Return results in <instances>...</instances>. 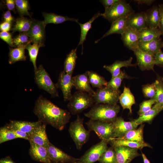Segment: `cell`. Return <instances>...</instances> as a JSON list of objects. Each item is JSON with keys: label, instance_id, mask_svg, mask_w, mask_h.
<instances>
[{"label": "cell", "instance_id": "cell-2", "mask_svg": "<svg viewBox=\"0 0 163 163\" xmlns=\"http://www.w3.org/2000/svg\"><path fill=\"white\" fill-rule=\"evenodd\" d=\"M120 107L117 104H95L85 116L94 120L113 122L117 117Z\"/></svg>", "mask_w": 163, "mask_h": 163}, {"label": "cell", "instance_id": "cell-6", "mask_svg": "<svg viewBox=\"0 0 163 163\" xmlns=\"http://www.w3.org/2000/svg\"><path fill=\"white\" fill-rule=\"evenodd\" d=\"M134 12L129 3L124 0H120L110 8L105 9L102 16L111 23L116 20L127 17Z\"/></svg>", "mask_w": 163, "mask_h": 163}, {"label": "cell", "instance_id": "cell-14", "mask_svg": "<svg viewBox=\"0 0 163 163\" xmlns=\"http://www.w3.org/2000/svg\"><path fill=\"white\" fill-rule=\"evenodd\" d=\"M46 148L52 163H66L79 160L66 153L50 142Z\"/></svg>", "mask_w": 163, "mask_h": 163}, {"label": "cell", "instance_id": "cell-39", "mask_svg": "<svg viewBox=\"0 0 163 163\" xmlns=\"http://www.w3.org/2000/svg\"><path fill=\"white\" fill-rule=\"evenodd\" d=\"M41 46L39 44L33 43L29 44L26 47L28 51L30 61L32 63L34 67V71L37 70V68L36 65V60L39 49Z\"/></svg>", "mask_w": 163, "mask_h": 163}, {"label": "cell", "instance_id": "cell-13", "mask_svg": "<svg viewBox=\"0 0 163 163\" xmlns=\"http://www.w3.org/2000/svg\"><path fill=\"white\" fill-rule=\"evenodd\" d=\"M113 147L116 155L115 163H130L133 159L140 155L138 152V149L122 146Z\"/></svg>", "mask_w": 163, "mask_h": 163}, {"label": "cell", "instance_id": "cell-41", "mask_svg": "<svg viewBox=\"0 0 163 163\" xmlns=\"http://www.w3.org/2000/svg\"><path fill=\"white\" fill-rule=\"evenodd\" d=\"M15 7L21 17L28 15L31 17L28 10L30 9L28 1L27 0H15Z\"/></svg>", "mask_w": 163, "mask_h": 163}, {"label": "cell", "instance_id": "cell-43", "mask_svg": "<svg viewBox=\"0 0 163 163\" xmlns=\"http://www.w3.org/2000/svg\"><path fill=\"white\" fill-rule=\"evenodd\" d=\"M156 86V93L153 99H155L157 103L163 104V82L160 78L155 82Z\"/></svg>", "mask_w": 163, "mask_h": 163}, {"label": "cell", "instance_id": "cell-22", "mask_svg": "<svg viewBox=\"0 0 163 163\" xmlns=\"http://www.w3.org/2000/svg\"><path fill=\"white\" fill-rule=\"evenodd\" d=\"M128 16L120 18L111 23L109 30L100 39L95 42L96 43L103 38L113 34L121 35L127 27V20Z\"/></svg>", "mask_w": 163, "mask_h": 163}, {"label": "cell", "instance_id": "cell-17", "mask_svg": "<svg viewBox=\"0 0 163 163\" xmlns=\"http://www.w3.org/2000/svg\"><path fill=\"white\" fill-rule=\"evenodd\" d=\"M46 125L42 123L29 135L30 143L46 147L50 143L46 131Z\"/></svg>", "mask_w": 163, "mask_h": 163}, {"label": "cell", "instance_id": "cell-54", "mask_svg": "<svg viewBox=\"0 0 163 163\" xmlns=\"http://www.w3.org/2000/svg\"><path fill=\"white\" fill-rule=\"evenodd\" d=\"M138 4H145L148 5H151L154 1L153 0H135Z\"/></svg>", "mask_w": 163, "mask_h": 163}, {"label": "cell", "instance_id": "cell-25", "mask_svg": "<svg viewBox=\"0 0 163 163\" xmlns=\"http://www.w3.org/2000/svg\"><path fill=\"white\" fill-rule=\"evenodd\" d=\"M162 110L163 104L157 103L152 107L151 109L139 116L135 120L139 125L144 122H149Z\"/></svg>", "mask_w": 163, "mask_h": 163}, {"label": "cell", "instance_id": "cell-29", "mask_svg": "<svg viewBox=\"0 0 163 163\" xmlns=\"http://www.w3.org/2000/svg\"><path fill=\"white\" fill-rule=\"evenodd\" d=\"M137 129L133 130L127 133L122 137L118 138L133 141L140 143L145 144L143 136L144 124H140Z\"/></svg>", "mask_w": 163, "mask_h": 163}, {"label": "cell", "instance_id": "cell-23", "mask_svg": "<svg viewBox=\"0 0 163 163\" xmlns=\"http://www.w3.org/2000/svg\"><path fill=\"white\" fill-rule=\"evenodd\" d=\"M133 59V58L131 57L129 59L126 60H117L111 65H104L103 67L111 73L112 77H114L120 74L121 71L120 69L122 67L136 66L137 65V63H132Z\"/></svg>", "mask_w": 163, "mask_h": 163}, {"label": "cell", "instance_id": "cell-33", "mask_svg": "<svg viewBox=\"0 0 163 163\" xmlns=\"http://www.w3.org/2000/svg\"><path fill=\"white\" fill-rule=\"evenodd\" d=\"M32 21L33 20L24 17L18 18L11 30L13 32H27L29 30Z\"/></svg>", "mask_w": 163, "mask_h": 163}, {"label": "cell", "instance_id": "cell-11", "mask_svg": "<svg viewBox=\"0 0 163 163\" xmlns=\"http://www.w3.org/2000/svg\"><path fill=\"white\" fill-rule=\"evenodd\" d=\"M45 26L43 21L33 20L31 27L27 32L32 42L39 44L41 47L44 46Z\"/></svg>", "mask_w": 163, "mask_h": 163}, {"label": "cell", "instance_id": "cell-40", "mask_svg": "<svg viewBox=\"0 0 163 163\" xmlns=\"http://www.w3.org/2000/svg\"><path fill=\"white\" fill-rule=\"evenodd\" d=\"M116 153L113 147L108 148L102 155L98 160L100 163H115Z\"/></svg>", "mask_w": 163, "mask_h": 163}, {"label": "cell", "instance_id": "cell-21", "mask_svg": "<svg viewBox=\"0 0 163 163\" xmlns=\"http://www.w3.org/2000/svg\"><path fill=\"white\" fill-rule=\"evenodd\" d=\"M42 123L38 120L36 122L10 120L9 124L21 131L30 135Z\"/></svg>", "mask_w": 163, "mask_h": 163}, {"label": "cell", "instance_id": "cell-24", "mask_svg": "<svg viewBox=\"0 0 163 163\" xmlns=\"http://www.w3.org/2000/svg\"><path fill=\"white\" fill-rule=\"evenodd\" d=\"M162 42L159 37L150 41L139 43V48L144 51L154 56L161 50L162 48Z\"/></svg>", "mask_w": 163, "mask_h": 163}, {"label": "cell", "instance_id": "cell-51", "mask_svg": "<svg viewBox=\"0 0 163 163\" xmlns=\"http://www.w3.org/2000/svg\"><path fill=\"white\" fill-rule=\"evenodd\" d=\"M3 17L4 21L8 22L12 24L14 21V17L9 10L4 14Z\"/></svg>", "mask_w": 163, "mask_h": 163}, {"label": "cell", "instance_id": "cell-7", "mask_svg": "<svg viewBox=\"0 0 163 163\" xmlns=\"http://www.w3.org/2000/svg\"><path fill=\"white\" fill-rule=\"evenodd\" d=\"M85 124L89 130L94 132L101 140L109 142L113 139V122L90 120Z\"/></svg>", "mask_w": 163, "mask_h": 163}, {"label": "cell", "instance_id": "cell-12", "mask_svg": "<svg viewBox=\"0 0 163 163\" xmlns=\"http://www.w3.org/2000/svg\"><path fill=\"white\" fill-rule=\"evenodd\" d=\"M113 123V139L122 137L128 132L136 129L139 126L135 120L126 121L121 117H117Z\"/></svg>", "mask_w": 163, "mask_h": 163}, {"label": "cell", "instance_id": "cell-59", "mask_svg": "<svg viewBox=\"0 0 163 163\" xmlns=\"http://www.w3.org/2000/svg\"><path fill=\"white\" fill-rule=\"evenodd\" d=\"M162 80L163 82V78H162Z\"/></svg>", "mask_w": 163, "mask_h": 163}, {"label": "cell", "instance_id": "cell-42", "mask_svg": "<svg viewBox=\"0 0 163 163\" xmlns=\"http://www.w3.org/2000/svg\"><path fill=\"white\" fill-rule=\"evenodd\" d=\"M13 44L14 46L19 47L26 46L32 42L27 32L20 33L13 38Z\"/></svg>", "mask_w": 163, "mask_h": 163}, {"label": "cell", "instance_id": "cell-36", "mask_svg": "<svg viewBox=\"0 0 163 163\" xmlns=\"http://www.w3.org/2000/svg\"><path fill=\"white\" fill-rule=\"evenodd\" d=\"M102 13L99 12L95 14L93 17L88 22L82 24L78 22L77 23L79 24L81 29V35L80 40L78 45H82V50L83 43L86 40L87 35L89 30L91 28L92 23L97 18L102 16Z\"/></svg>", "mask_w": 163, "mask_h": 163}, {"label": "cell", "instance_id": "cell-58", "mask_svg": "<svg viewBox=\"0 0 163 163\" xmlns=\"http://www.w3.org/2000/svg\"><path fill=\"white\" fill-rule=\"evenodd\" d=\"M162 47H163V41L162 42Z\"/></svg>", "mask_w": 163, "mask_h": 163}, {"label": "cell", "instance_id": "cell-56", "mask_svg": "<svg viewBox=\"0 0 163 163\" xmlns=\"http://www.w3.org/2000/svg\"><path fill=\"white\" fill-rule=\"evenodd\" d=\"M142 155L144 163H150L149 160L147 158L144 154L142 152Z\"/></svg>", "mask_w": 163, "mask_h": 163}, {"label": "cell", "instance_id": "cell-55", "mask_svg": "<svg viewBox=\"0 0 163 163\" xmlns=\"http://www.w3.org/2000/svg\"><path fill=\"white\" fill-rule=\"evenodd\" d=\"M0 163H16L9 156L1 158L0 160Z\"/></svg>", "mask_w": 163, "mask_h": 163}, {"label": "cell", "instance_id": "cell-19", "mask_svg": "<svg viewBox=\"0 0 163 163\" xmlns=\"http://www.w3.org/2000/svg\"><path fill=\"white\" fill-rule=\"evenodd\" d=\"M73 86L77 91L87 93L93 96L95 94L91 87L86 71L72 77Z\"/></svg>", "mask_w": 163, "mask_h": 163}, {"label": "cell", "instance_id": "cell-60", "mask_svg": "<svg viewBox=\"0 0 163 163\" xmlns=\"http://www.w3.org/2000/svg\"></svg>", "mask_w": 163, "mask_h": 163}, {"label": "cell", "instance_id": "cell-4", "mask_svg": "<svg viewBox=\"0 0 163 163\" xmlns=\"http://www.w3.org/2000/svg\"><path fill=\"white\" fill-rule=\"evenodd\" d=\"M84 119L77 115L76 119L70 124L69 131L74 142L76 149L80 150L88 140L90 131L86 130L83 125Z\"/></svg>", "mask_w": 163, "mask_h": 163}, {"label": "cell", "instance_id": "cell-31", "mask_svg": "<svg viewBox=\"0 0 163 163\" xmlns=\"http://www.w3.org/2000/svg\"><path fill=\"white\" fill-rule=\"evenodd\" d=\"M26 46L17 47L15 48H9L8 54V63L12 64L19 61L26 60V56L25 54Z\"/></svg>", "mask_w": 163, "mask_h": 163}, {"label": "cell", "instance_id": "cell-26", "mask_svg": "<svg viewBox=\"0 0 163 163\" xmlns=\"http://www.w3.org/2000/svg\"><path fill=\"white\" fill-rule=\"evenodd\" d=\"M145 12L147 27L152 28H158L160 19L158 7L154 6Z\"/></svg>", "mask_w": 163, "mask_h": 163}, {"label": "cell", "instance_id": "cell-30", "mask_svg": "<svg viewBox=\"0 0 163 163\" xmlns=\"http://www.w3.org/2000/svg\"><path fill=\"white\" fill-rule=\"evenodd\" d=\"M44 18L43 21L45 25L50 23L59 24L67 21L78 22V20L74 18H69L67 16H63L53 13H43Z\"/></svg>", "mask_w": 163, "mask_h": 163}, {"label": "cell", "instance_id": "cell-47", "mask_svg": "<svg viewBox=\"0 0 163 163\" xmlns=\"http://www.w3.org/2000/svg\"><path fill=\"white\" fill-rule=\"evenodd\" d=\"M8 124L16 136L17 138H22L28 140L29 138V135L28 134L21 131L9 123Z\"/></svg>", "mask_w": 163, "mask_h": 163}, {"label": "cell", "instance_id": "cell-3", "mask_svg": "<svg viewBox=\"0 0 163 163\" xmlns=\"http://www.w3.org/2000/svg\"><path fill=\"white\" fill-rule=\"evenodd\" d=\"M69 101L67 107L70 113L73 115H78L95 104L92 96L79 91H76L72 94Z\"/></svg>", "mask_w": 163, "mask_h": 163}, {"label": "cell", "instance_id": "cell-10", "mask_svg": "<svg viewBox=\"0 0 163 163\" xmlns=\"http://www.w3.org/2000/svg\"><path fill=\"white\" fill-rule=\"evenodd\" d=\"M72 78V75L63 71L59 73L57 82L55 84L57 88L61 90L65 101H69L72 95V90L74 87Z\"/></svg>", "mask_w": 163, "mask_h": 163}, {"label": "cell", "instance_id": "cell-16", "mask_svg": "<svg viewBox=\"0 0 163 163\" xmlns=\"http://www.w3.org/2000/svg\"><path fill=\"white\" fill-rule=\"evenodd\" d=\"M121 38L124 46L129 50L134 52L139 48L138 31L127 27L121 35Z\"/></svg>", "mask_w": 163, "mask_h": 163}, {"label": "cell", "instance_id": "cell-8", "mask_svg": "<svg viewBox=\"0 0 163 163\" xmlns=\"http://www.w3.org/2000/svg\"><path fill=\"white\" fill-rule=\"evenodd\" d=\"M120 93V90H114L106 86L97 88L93 97L95 104L115 105L119 101Z\"/></svg>", "mask_w": 163, "mask_h": 163}, {"label": "cell", "instance_id": "cell-53", "mask_svg": "<svg viewBox=\"0 0 163 163\" xmlns=\"http://www.w3.org/2000/svg\"><path fill=\"white\" fill-rule=\"evenodd\" d=\"M6 5L9 10L14 11L15 7V1L14 0H6L5 1Z\"/></svg>", "mask_w": 163, "mask_h": 163}, {"label": "cell", "instance_id": "cell-45", "mask_svg": "<svg viewBox=\"0 0 163 163\" xmlns=\"http://www.w3.org/2000/svg\"><path fill=\"white\" fill-rule=\"evenodd\" d=\"M156 103V101L153 99L142 102L140 105L139 109L138 112L139 116L151 109L153 105Z\"/></svg>", "mask_w": 163, "mask_h": 163}, {"label": "cell", "instance_id": "cell-5", "mask_svg": "<svg viewBox=\"0 0 163 163\" xmlns=\"http://www.w3.org/2000/svg\"><path fill=\"white\" fill-rule=\"evenodd\" d=\"M34 72L35 82L39 88L47 92L52 97H59V92L55 84L43 65H40Z\"/></svg>", "mask_w": 163, "mask_h": 163}, {"label": "cell", "instance_id": "cell-20", "mask_svg": "<svg viewBox=\"0 0 163 163\" xmlns=\"http://www.w3.org/2000/svg\"><path fill=\"white\" fill-rule=\"evenodd\" d=\"M127 25L128 27L138 31L147 27L145 12H134L129 15L127 18Z\"/></svg>", "mask_w": 163, "mask_h": 163}, {"label": "cell", "instance_id": "cell-48", "mask_svg": "<svg viewBox=\"0 0 163 163\" xmlns=\"http://www.w3.org/2000/svg\"><path fill=\"white\" fill-rule=\"evenodd\" d=\"M155 65L163 67V52L160 50L154 55Z\"/></svg>", "mask_w": 163, "mask_h": 163}, {"label": "cell", "instance_id": "cell-15", "mask_svg": "<svg viewBox=\"0 0 163 163\" xmlns=\"http://www.w3.org/2000/svg\"><path fill=\"white\" fill-rule=\"evenodd\" d=\"M137 59V64L142 71L154 70L155 65L154 56L145 52L138 48L134 52Z\"/></svg>", "mask_w": 163, "mask_h": 163}, {"label": "cell", "instance_id": "cell-52", "mask_svg": "<svg viewBox=\"0 0 163 163\" xmlns=\"http://www.w3.org/2000/svg\"><path fill=\"white\" fill-rule=\"evenodd\" d=\"M11 23L6 21H4L0 24V29L2 31H9L11 29Z\"/></svg>", "mask_w": 163, "mask_h": 163}, {"label": "cell", "instance_id": "cell-37", "mask_svg": "<svg viewBox=\"0 0 163 163\" xmlns=\"http://www.w3.org/2000/svg\"><path fill=\"white\" fill-rule=\"evenodd\" d=\"M130 78V77L126 74L124 71L121 70L118 75L112 77L110 80L107 82L106 86L114 90H119L123 80L124 78Z\"/></svg>", "mask_w": 163, "mask_h": 163}, {"label": "cell", "instance_id": "cell-28", "mask_svg": "<svg viewBox=\"0 0 163 163\" xmlns=\"http://www.w3.org/2000/svg\"><path fill=\"white\" fill-rule=\"evenodd\" d=\"M139 43L146 42L160 37L163 34L158 28L146 27L138 31Z\"/></svg>", "mask_w": 163, "mask_h": 163}, {"label": "cell", "instance_id": "cell-57", "mask_svg": "<svg viewBox=\"0 0 163 163\" xmlns=\"http://www.w3.org/2000/svg\"><path fill=\"white\" fill-rule=\"evenodd\" d=\"M66 163H82L81 161H80L79 160L77 161L68 162Z\"/></svg>", "mask_w": 163, "mask_h": 163}, {"label": "cell", "instance_id": "cell-35", "mask_svg": "<svg viewBox=\"0 0 163 163\" xmlns=\"http://www.w3.org/2000/svg\"><path fill=\"white\" fill-rule=\"evenodd\" d=\"M112 146H122L132 148L141 149L145 147H151L149 144L140 143L133 141L120 139H115L109 142Z\"/></svg>", "mask_w": 163, "mask_h": 163}, {"label": "cell", "instance_id": "cell-18", "mask_svg": "<svg viewBox=\"0 0 163 163\" xmlns=\"http://www.w3.org/2000/svg\"><path fill=\"white\" fill-rule=\"evenodd\" d=\"M30 143L29 153L33 160L43 163H52L46 148Z\"/></svg>", "mask_w": 163, "mask_h": 163}, {"label": "cell", "instance_id": "cell-46", "mask_svg": "<svg viewBox=\"0 0 163 163\" xmlns=\"http://www.w3.org/2000/svg\"><path fill=\"white\" fill-rule=\"evenodd\" d=\"M0 38L11 47H15L13 42V39L11 34L7 31H1L0 33Z\"/></svg>", "mask_w": 163, "mask_h": 163}, {"label": "cell", "instance_id": "cell-49", "mask_svg": "<svg viewBox=\"0 0 163 163\" xmlns=\"http://www.w3.org/2000/svg\"><path fill=\"white\" fill-rule=\"evenodd\" d=\"M160 11V23L158 29L163 34V4L158 5Z\"/></svg>", "mask_w": 163, "mask_h": 163}, {"label": "cell", "instance_id": "cell-44", "mask_svg": "<svg viewBox=\"0 0 163 163\" xmlns=\"http://www.w3.org/2000/svg\"><path fill=\"white\" fill-rule=\"evenodd\" d=\"M156 86L155 82L151 84H147L143 86L142 91L144 96L153 99L156 93Z\"/></svg>", "mask_w": 163, "mask_h": 163}, {"label": "cell", "instance_id": "cell-27", "mask_svg": "<svg viewBox=\"0 0 163 163\" xmlns=\"http://www.w3.org/2000/svg\"><path fill=\"white\" fill-rule=\"evenodd\" d=\"M119 101L123 109H128L132 113V107L136 103L134 97L128 88L124 87L123 92L120 95Z\"/></svg>", "mask_w": 163, "mask_h": 163}, {"label": "cell", "instance_id": "cell-50", "mask_svg": "<svg viewBox=\"0 0 163 163\" xmlns=\"http://www.w3.org/2000/svg\"><path fill=\"white\" fill-rule=\"evenodd\" d=\"M120 0H101L100 1L103 4L105 9L110 8Z\"/></svg>", "mask_w": 163, "mask_h": 163}, {"label": "cell", "instance_id": "cell-9", "mask_svg": "<svg viewBox=\"0 0 163 163\" xmlns=\"http://www.w3.org/2000/svg\"><path fill=\"white\" fill-rule=\"evenodd\" d=\"M108 142L101 140L93 145L79 158L82 163H94L98 161L102 155L107 150Z\"/></svg>", "mask_w": 163, "mask_h": 163}, {"label": "cell", "instance_id": "cell-34", "mask_svg": "<svg viewBox=\"0 0 163 163\" xmlns=\"http://www.w3.org/2000/svg\"><path fill=\"white\" fill-rule=\"evenodd\" d=\"M86 72L89 83L92 87L99 88L107 86V82L104 77L92 71Z\"/></svg>", "mask_w": 163, "mask_h": 163}, {"label": "cell", "instance_id": "cell-32", "mask_svg": "<svg viewBox=\"0 0 163 163\" xmlns=\"http://www.w3.org/2000/svg\"><path fill=\"white\" fill-rule=\"evenodd\" d=\"M77 58V48L72 49L67 55L64 62L63 71L72 75Z\"/></svg>", "mask_w": 163, "mask_h": 163}, {"label": "cell", "instance_id": "cell-38", "mask_svg": "<svg viewBox=\"0 0 163 163\" xmlns=\"http://www.w3.org/2000/svg\"><path fill=\"white\" fill-rule=\"evenodd\" d=\"M17 138L8 124L0 128V144Z\"/></svg>", "mask_w": 163, "mask_h": 163}, {"label": "cell", "instance_id": "cell-1", "mask_svg": "<svg viewBox=\"0 0 163 163\" xmlns=\"http://www.w3.org/2000/svg\"><path fill=\"white\" fill-rule=\"evenodd\" d=\"M33 112L43 123L60 131L64 129L71 117L69 112L58 107L42 95L36 100Z\"/></svg>", "mask_w": 163, "mask_h": 163}]
</instances>
